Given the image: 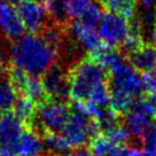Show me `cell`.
I'll return each instance as SVG.
<instances>
[{
	"label": "cell",
	"instance_id": "1",
	"mask_svg": "<svg viewBox=\"0 0 156 156\" xmlns=\"http://www.w3.org/2000/svg\"><path fill=\"white\" fill-rule=\"evenodd\" d=\"M58 52L39 34H27L10 47V66L31 77L40 78L54 64Z\"/></svg>",
	"mask_w": 156,
	"mask_h": 156
},
{
	"label": "cell",
	"instance_id": "2",
	"mask_svg": "<svg viewBox=\"0 0 156 156\" xmlns=\"http://www.w3.org/2000/svg\"><path fill=\"white\" fill-rule=\"evenodd\" d=\"M110 108L117 116H124L138 98L142 95L141 75L122 58L108 71Z\"/></svg>",
	"mask_w": 156,
	"mask_h": 156
},
{
	"label": "cell",
	"instance_id": "3",
	"mask_svg": "<svg viewBox=\"0 0 156 156\" xmlns=\"http://www.w3.org/2000/svg\"><path fill=\"white\" fill-rule=\"evenodd\" d=\"M69 98L84 103L97 92L108 87V73L90 56L79 60L68 71Z\"/></svg>",
	"mask_w": 156,
	"mask_h": 156
},
{
	"label": "cell",
	"instance_id": "4",
	"mask_svg": "<svg viewBox=\"0 0 156 156\" xmlns=\"http://www.w3.org/2000/svg\"><path fill=\"white\" fill-rule=\"evenodd\" d=\"M70 115V105L64 101L46 99L37 105V115L34 129L40 136L44 133H60Z\"/></svg>",
	"mask_w": 156,
	"mask_h": 156
},
{
	"label": "cell",
	"instance_id": "5",
	"mask_svg": "<svg viewBox=\"0 0 156 156\" xmlns=\"http://www.w3.org/2000/svg\"><path fill=\"white\" fill-rule=\"evenodd\" d=\"M91 122L92 119L85 112L83 103L73 102V105H70V115L61 131V134L70 148L78 149L90 142Z\"/></svg>",
	"mask_w": 156,
	"mask_h": 156
},
{
	"label": "cell",
	"instance_id": "6",
	"mask_svg": "<svg viewBox=\"0 0 156 156\" xmlns=\"http://www.w3.org/2000/svg\"><path fill=\"white\" fill-rule=\"evenodd\" d=\"M98 32L103 45L118 49L130 34V20L117 13L106 12L102 14Z\"/></svg>",
	"mask_w": 156,
	"mask_h": 156
},
{
	"label": "cell",
	"instance_id": "7",
	"mask_svg": "<svg viewBox=\"0 0 156 156\" xmlns=\"http://www.w3.org/2000/svg\"><path fill=\"white\" fill-rule=\"evenodd\" d=\"M24 125L12 112L0 115V156H17Z\"/></svg>",
	"mask_w": 156,
	"mask_h": 156
},
{
	"label": "cell",
	"instance_id": "8",
	"mask_svg": "<svg viewBox=\"0 0 156 156\" xmlns=\"http://www.w3.org/2000/svg\"><path fill=\"white\" fill-rule=\"evenodd\" d=\"M16 10L23 23L25 31L31 34H40L47 25V13L43 4L34 0H21L16 5Z\"/></svg>",
	"mask_w": 156,
	"mask_h": 156
},
{
	"label": "cell",
	"instance_id": "9",
	"mask_svg": "<svg viewBox=\"0 0 156 156\" xmlns=\"http://www.w3.org/2000/svg\"><path fill=\"white\" fill-rule=\"evenodd\" d=\"M41 85L47 99L64 101L69 98L68 73L58 63H54L40 77Z\"/></svg>",
	"mask_w": 156,
	"mask_h": 156
},
{
	"label": "cell",
	"instance_id": "10",
	"mask_svg": "<svg viewBox=\"0 0 156 156\" xmlns=\"http://www.w3.org/2000/svg\"><path fill=\"white\" fill-rule=\"evenodd\" d=\"M0 31L8 40L16 41L24 36L25 29L13 4L0 2Z\"/></svg>",
	"mask_w": 156,
	"mask_h": 156
},
{
	"label": "cell",
	"instance_id": "11",
	"mask_svg": "<svg viewBox=\"0 0 156 156\" xmlns=\"http://www.w3.org/2000/svg\"><path fill=\"white\" fill-rule=\"evenodd\" d=\"M126 61L141 75L154 70L156 69V46L145 41L127 55Z\"/></svg>",
	"mask_w": 156,
	"mask_h": 156
},
{
	"label": "cell",
	"instance_id": "12",
	"mask_svg": "<svg viewBox=\"0 0 156 156\" xmlns=\"http://www.w3.org/2000/svg\"><path fill=\"white\" fill-rule=\"evenodd\" d=\"M68 28L70 30V34L73 37V39L84 49L88 51L90 54L98 51V49H100L102 46H105L97 29L86 28V27H84L80 23L76 22V21L71 22Z\"/></svg>",
	"mask_w": 156,
	"mask_h": 156
},
{
	"label": "cell",
	"instance_id": "13",
	"mask_svg": "<svg viewBox=\"0 0 156 156\" xmlns=\"http://www.w3.org/2000/svg\"><path fill=\"white\" fill-rule=\"evenodd\" d=\"M123 123H124L123 125L127 130V132L130 133V136H133L142 140V138L145 136V134L147 133V131L149 130V127L151 126V124L154 122L149 117L144 115L142 112L131 108L124 115Z\"/></svg>",
	"mask_w": 156,
	"mask_h": 156
},
{
	"label": "cell",
	"instance_id": "14",
	"mask_svg": "<svg viewBox=\"0 0 156 156\" xmlns=\"http://www.w3.org/2000/svg\"><path fill=\"white\" fill-rule=\"evenodd\" d=\"M43 138L34 127L24 126L19 146L20 156H41L43 153Z\"/></svg>",
	"mask_w": 156,
	"mask_h": 156
},
{
	"label": "cell",
	"instance_id": "15",
	"mask_svg": "<svg viewBox=\"0 0 156 156\" xmlns=\"http://www.w3.org/2000/svg\"><path fill=\"white\" fill-rule=\"evenodd\" d=\"M12 112L22 122L24 126L32 127L37 115V105L29 97L19 95L12 109Z\"/></svg>",
	"mask_w": 156,
	"mask_h": 156
},
{
	"label": "cell",
	"instance_id": "16",
	"mask_svg": "<svg viewBox=\"0 0 156 156\" xmlns=\"http://www.w3.org/2000/svg\"><path fill=\"white\" fill-rule=\"evenodd\" d=\"M44 7L46 13L52 19V23L60 25L62 28H68L70 25V15L67 7V0H45Z\"/></svg>",
	"mask_w": 156,
	"mask_h": 156
},
{
	"label": "cell",
	"instance_id": "17",
	"mask_svg": "<svg viewBox=\"0 0 156 156\" xmlns=\"http://www.w3.org/2000/svg\"><path fill=\"white\" fill-rule=\"evenodd\" d=\"M17 93L15 92L8 78V73L0 76V112H12L14 103L17 99Z\"/></svg>",
	"mask_w": 156,
	"mask_h": 156
},
{
	"label": "cell",
	"instance_id": "18",
	"mask_svg": "<svg viewBox=\"0 0 156 156\" xmlns=\"http://www.w3.org/2000/svg\"><path fill=\"white\" fill-rule=\"evenodd\" d=\"M100 2L107 12L121 14L127 19L136 14L138 7V0H100Z\"/></svg>",
	"mask_w": 156,
	"mask_h": 156
},
{
	"label": "cell",
	"instance_id": "19",
	"mask_svg": "<svg viewBox=\"0 0 156 156\" xmlns=\"http://www.w3.org/2000/svg\"><path fill=\"white\" fill-rule=\"evenodd\" d=\"M41 138L49 154L64 155V153L71 149L61 133H44Z\"/></svg>",
	"mask_w": 156,
	"mask_h": 156
},
{
	"label": "cell",
	"instance_id": "20",
	"mask_svg": "<svg viewBox=\"0 0 156 156\" xmlns=\"http://www.w3.org/2000/svg\"><path fill=\"white\" fill-rule=\"evenodd\" d=\"M102 14L103 13L100 8V6L98 5L97 2H92L87 9L75 21L80 23L84 27H86V28L97 29V27H99V24H100Z\"/></svg>",
	"mask_w": 156,
	"mask_h": 156
},
{
	"label": "cell",
	"instance_id": "21",
	"mask_svg": "<svg viewBox=\"0 0 156 156\" xmlns=\"http://www.w3.org/2000/svg\"><path fill=\"white\" fill-rule=\"evenodd\" d=\"M105 136L109 139V141L112 142V145H122V144H126V141L130 139V133L127 132V130L124 127L122 123L118 124L116 126L112 127L108 131L102 132Z\"/></svg>",
	"mask_w": 156,
	"mask_h": 156
},
{
	"label": "cell",
	"instance_id": "22",
	"mask_svg": "<svg viewBox=\"0 0 156 156\" xmlns=\"http://www.w3.org/2000/svg\"><path fill=\"white\" fill-rule=\"evenodd\" d=\"M92 0H67V7L70 19L77 20L91 6Z\"/></svg>",
	"mask_w": 156,
	"mask_h": 156
},
{
	"label": "cell",
	"instance_id": "23",
	"mask_svg": "<svg viewBox=\"0 0 156 156\" xmlns=\"http://www.w3.org/2000/svg\"><path fill=\"white\" fill-rule=\"evenodd\" d=\"M107 156H142V151L134 146L122 144L112 146L108 151Z\"/></svg>",
	"mask_w": 156,
	"mask_h": 156
},
{
	"label": "cell",
	"instance_id": "24",
	"mask_svg": "<svg viewBox=\"0 0 156 156\" xmlns=\"http://www.w3.org/2000/svg\"><path fill=\"white\" fill-rule=\"evenodd\" d=\"M142 144H144L142 155L156 153V122L151 124L149 130L142 138Z\"/></svg>",
	"mask_w": 156,
	"mask_h": 156
},
{
	"label": "cell",
	"instance_id": "25",
	"mask_svg": "<svg viewBox=\"0 0 156 156\" xmlns=\"http://www.w3.org/2000/svg\"><path fill=\"white\" fill-rule=\"evenodd\" d=\"M142 88L145 94L156 95V69L141 75Z\"/></svg>",
	"mask_w": 156,
	"mask_h": 156
},
{
	"label": "cell",
	"instance_id": "26",
	"mask_svg": "<svg viewBox=\"0 0 156 156\" xmlns=\"http://www.w3.org/2000/svg\"><path fill=\"white\" fill-rule=\"evenodd\" d=\"M141 9L156 10V0H138Z\"/></svg>",
	"mask_w": 156,
	"mask_h": 156
},
{
	"label": "cell",
	"instance_id": "27",
	"mask_svg": "<svg viewBox=\"0 0 156 156\" xmlns=\"http://www.w3.org/2000/svg\"><path fill=\"white\" fill-rule=\"evenodd\" d=\"M73 156H94V154H93L92 151L90 149V147L84 146V147L78 148V149H75Z\"/></svg>",
	"mask_w": 156,
	"mask_h": 156
},
{
	"label": "cell",
	"instance_id": "28",
	"mask_svg": "<svg viewBox=\"0 0 156 156\" xmlns=\"http://www.w3.org/2000/svg\"><path fill=\"white\" fill-rule=\"evenodd\" d=\"M151 38H153V44L156 46V24H154L151 29Z\"/></svg>",
	"mask_w": 156,
	"mask_h": 156
},
{
	"label": "cell",
	"instance_id": "29",
	"mask_svg": "<svg viewBox=\"0 0 156 156\" xmlns=\"http://www.w3.org/2000/svg\"><path fill=\"white\" fill-rule=\"evenodd\" d=\"M46 156H73V155H70V154H64V155H53V154H49L47 153V155Z\"/></svg>",
	"mask_w": 156,
	"mask_h": 156
},
{
	"label": "cell",
	"instance_id": "30",
	"mask_svg": "<svg viewBox=\"0 0 156 156\" xmlns=\"http://www.w3.org/2000/svg\"><path fill=\"white\" fill-rule=\"evenodd\" d=\"M142 156H156V153H151V154H145Z\"/></svg>",
	"mask_w": 156,
	"mask_h": 156
},
{
	"label": "cell",
	"instance_id": "31",
	"mask_svg": "<svg viewBox=\"0 0 156 156\" xmlns=\"http://www.w3.org/2000/svg\"><path fill=\"white\" fill-rule=\"evenodd\" d=\"M34 1H38V2H40V4H44L45 0H34Z\"/></svg>",
	"mask_w": 156,
	"mask_h": 156
},
{
	"label": "cell",
	"instance_id": "32",
	"mask_svg": "<svg viewBox=\"0 0 156 156\" xmlns=\"http://www.w3.org/2000/svg\"><path fill=\"white\" fill-rule=\"evenodd\" d=\"M155 24H156V10H155Z\"/></svg>",
	"mask_w": 156,
	"mask_h": 156
},
{
	"label": "cell",
	"instance_id": "33",
	"mask_svg": "<svg viewBox=\"0 0 156 156\" xmlns=\"http://www.w3.org/2000/svg\"><path fill=\"white\" fill-rule=\"evenodd\" d=\"M99 1H100V0H99Z\"/></svg>",
	"mask_w": 156,
	"mask_h": 156
}]
</instances>
